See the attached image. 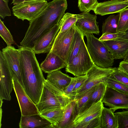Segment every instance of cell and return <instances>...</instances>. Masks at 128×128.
<instances>
[{"label":"cell","mask_w":128,"mask_h":128,"mask_svg":"<svg viewBox=\"0 0 128 128\" xmlns=\"http://www.w3.org/2000/svg\"><path fill=\"white\" fill-rule=\"evenodd\" d=\"M66 0H53L29 25L21 46L32 50L37 40L55 25L58 24L67 8Z\"/></svg>","instance_id":"cell-1"},{"label":"cell","mask_w":128,"mask_h":128,"mask_svg":"<svg viewBox=\"0 0 128 128\" xmlns=\"http://www.w3.org/2000/svg\"><path fill=\"white\" fill-rule=\"evenodd\" d=\"M18 49L24 88L36 105L39 101L45 79L32 50L21 46Z\"/></svg>","instance_id":"cell-2"},{"label":"cell","mask_w":128,"mask_h":128,"mask_svg":"<svg viewBox=\"0 0 128 128\" xmlns=\"http://www.w3.org/2000/svg\"><path fill=\"white\" fill-rule=\"evenodd\" d=\"M72 100L45 79L39 101L36 106L40 113L63 108Z\"/></svg>","instance_id":"cell-3"},{"label":"cell","mask_w":128,"mask_h":128,"mask_svg":"<svg viewBox=\"0 0 128 128\" xmlns=\"http://www.w3.org/2000/svg\"><path fill=\"white\" fill-rule=\"evenodd\" d=\"M85 36L87 40L86 47L94 63L102 68L112 67L114 59L104 44L92 34L87 33Z\"/></svg>","instance_id":"cell-4"},{"label":"cell","mask_w":128,"mask_h":128,"mask_svg":"<svg viewBox=\"0 0 128 128\" xmlns=\"http://www.w3.org/2000/svg\"><path fill=\"white\" fill-rule=\"evenodd\" d=\"M46 0H32L23 1L15 5L12 8L15 16L22 21L29 22L36 18L47 6Z\"/></svg>","instance_id":"cell-5"},{"label":"cell","mask_w":128,"mask_h":128,"mask_svg":"<svg viewBox=\"0 0 128 128\" xmlns=\"http://www.w3.org/2000/svg\"><path fill=\"white\" fill-rule=\"evenodd\" d=\"M94 64L83 39L79 53L70 63L66 66V71L76 77L83 76L86 74Z\"/></svg>","instance_id":"cell-6"},{"label":"cell","mask_w":128,"mask_h":128,"mask_svg":"<svg viewBox=\"0 0 128 128\" xmlns=\"http://www.w3.org/2000/svg\"><path fill=\"white\" fill-rule=\"evenodd\" d=\"M116 68H104L94 64L86 74L88 79L82 87L77 92L74 100L82 96L88 90L100 83L105 82L114 72Z\"/></svg>","instance_id":"cell-7"},{"label":"cell","mask_w":128,"mask_h":128,"mask_svg":"<svg viewBox=\"0 0 128 128\" xmlns=\"http://www.w3.org/2000/svg\"><path fill=\"white\" fill-rule=\"evenodd\" d=\"M76 23L68 30L58 32L50 50L58 56L66 63L75 34Z\"/></svg>","instance_id":"cell-8"},{"label":"cell","mask_w":128,"mask_h":128,"mask_svg":"<svg viewBox=\"0 0 128 128\" xmlns=\"http://www.w3.org/2000/svg\"><path fill=\"white\" fill-rule=\"evenodd\" d=\"M0 98L10 101L13 88V78L2 51H0Z\"/></svg>","instance_id":"cell-9"},{"label":"cell","mask_w":128,"mask_h":128,"mask_svg":"<svg viewBox=\"0 0 128 128\" xmlns=\"http://www.w3.org/2000/svg\"><path fill=\"white\" fill-rule=\"evenodd\" d=\"M13 88L20 109L21 116H28L40 114L36 106L28 96L16 79H13Z\"/></svg>","instance_id":"cell-10"},{"label":"cell","mask_w":128,"mask_h":128,"mask_svg":"<svg viewBox=\"0 0 128 128\" xmlns=\"http://www.w3.org/2000/svg\"><path fill=\"white\" fill-rule=\"evenodd\" d=\"M4 57L8 66L13 79H16L24 88L20 59V51L12 46L2 49Z\"/></svg>","instance_id":"cell-11"},{"label":"cell","mask_w":128,"mask_h":128,"mask_svg":"<svg viewBox=\"0 0 128 128\" xmlns=\"http://www.w3.org/2000/svg\"><path fill=\"white\" fill-rule=\"evenodd\" d=\"M64 20L63 17L58 24L54 26L37 40L32 49L35 54H40L50 52Z\"/></svg>","instance_id":"cell-12"},{"label":"cell","mask_w":128,"mask_h":128,"mask_svg":"<svg viewBox=\"0 0 128 128\" xmlns=\"http://www.w3.org/2000/svg\"><path fill=\"white\" fill-rule=\"evenodd\" d=\"M102 101L114 112L118 109L128 110V94L107 86Z\"/></svg>","instance_id":"cell-13"},{"label":"cell","mask_w":128,"mask_h":128,"mask_svg":"<svg viewBox=\"0 0 128 128\" xmlns=\"http://www.w3.org/2000/svg\"><path fill=\"white\" fill-rule=\"evenodd\" d=\"M102 100L94 103L88 108L77 115L73 122V128H83L85 125L100 117L104 107Z\"/></svg>","instance_id":"cell-14"},{"label":"cell","mask_w":128,"mask_h":128,"mask_svg":"<svg viewBox=\"0 0 128 128\" xmlns=\"http://www.w3.org/2000/svg\"><path fill=\"white\" fill-rule=\"evenodd\" d=\"M128 7V0H110L98 3L92 10L96 14L103 16L120 13Z\"/></svg>","instance_id":"cell-15"},{"label":"cell","mask_w":128,"mask_h":128,"mask_svg":"<svg viewBox=\"0 0 128 128\" xmlns=\"http://www.w3.org/2000/svg\"><path fill=\"white\" fill-rule=\"evenodd\" d=\"M90 11L84 12L80 14L76 25L84 36L87 33L99 34L100 31L96 21V14H90Z\"/></svg>","instance_id":"cell-16"},{"label":"cell","mask_w":128,"mask_h":128,"mask_svg":"<svg viewBox=\"0 0 128 128\" xmlns=\"http://www.w3.org/2000/svg\"><path fill=\"white\" fill-rule=\"evenodd\" d=\"M114 60L123 59L128 53V40L119 38L102 41Z\"/></svg>","instance_id":"cell-17"},{"label":"cell","mask_w":128,"mask_h":128,"mask_svg":"<svg viewBox=\"0 0 128 128\" xmlns=\"http://www.w3.org/2000/svg\"><path fill=\"white\" fill-rule=\"evenodd\" d=\"M66 65V63L58 56L50 51L40 66L42 71L48 73L64 68Z\"/></svg>","instance_id":"cell-18"},{"label":"cell","mask_w":128,"mask_h":128,"mask_svg":"<svg viewBox=\"0 0 128 128\" xmlns=\"http://www.w3.org/2000/svg\"><path fill=\"white\" fill-rule=\"evenodd\" d=\"M19 127L20 128H53L52 124L40 114L21 116Z\"/></svg>","instance_id":"cell-19"},{"label":"cell","mask_w":128,"mask_h":128,"mask_svg":"<svg viewBox=\"0 0 128 128\" xmlns=\"http://www.w3.org/2000/svg\"><path fill=\"white\" fill-rule=\"evenodd\" d=\"M60 70L48 73L46 80L64 93L72 77L62 73Z\"/></svg>","instance_id":"cell-20"},{"label":"cell","mask_w":128,"mask_h":128,"mask_svg":"<svg viewBox=\"0 0 128 128\" xmlns=\"http://www.w3.org/2000/svg\"><path fill=\"white\" fill-rule=\"evenodd\" d=\"M75 102V100H72L64 107L62 118L56 128H73Z\"/></svg>","instance_id":"cell-21"},{"label":"cell","mask_w":128,"mask_h":128,"mask_svg":"<svg viewBox=\"0 0 128 128\" xmlns=\"http://www.w3.org/2000/svg\"><path fill=\"white\" fill-rule=\"evenodd\" d=\"M84 37L82 32L76 25L75 34L69 50L66 65L70 64L79 53Z\"/></svg>","instance_id":"cell-22"},{"label":"cell","mask_w":128,"mask_h":128,"mask_svg":"<svg viewBox=\"0 0 128 128\" xmlns=\"http://www.w3.org/2000/svg\"><path fill=\"white\" fill-rule=\"evenodd\" d=\"M101 128H118L116 117L110 108L104 107L101 115Z\"/></svg>","instance_id":"cell-23"},{"label":"cell","mask_w":128,"mask_h":128,"mask_svg":"<svg viewBox=\"0 0 128 128\" xmlns=\"http://www.w3.org/2000/svg\"><path fill=\"white\" fill-rule=\"evenodd\" d=\"M64 111V108L40 113V116L49 122L53 128H56L61 120Z\"/></svg>","instance_id":"cell-24"},{"label":"cell","mask_w":128,"mask_h":128,"mask_svg":"<svg viewBox=\"0 0 128 128\" xmlns=\"http://www.w3.org/2000/svg\"><path fill=\"white\" fill-rule=\"evenodd\" d=\"M96 86L88 90L80 98L75 100L76 102L74 111V118L77 115L86 109L88 101Z\"/></svg>","instance_id":"cell-25"},{"label":"cell","mask_w":128,"mask_h":128,"mask_svg":"<svg viewBox=\"0 0 128 128\" xmlns=\"http://www.w3.org/2000/svg\"><path fill=\"white\" fill-rule=\"evenodd\" d=\"M120 16V14L111 15L105 20L102 26V35L117 33Z\"/></svg>","instance_id":"cell-26"},{"label":"cell","mask_w":128,"mask_h":128,"mask_svg":"<svg viewBox=\"0 0 128 128\" xmlns=\"http://www.w3.org/2000/svg\"><path fill=\"white\" fill-rule=\"evenodd\" d=\"M106 87L105 82H101L96 86L88 101L86 109L94 103L96 102L101 100H102Z\"/></svg>","instance_id":"cell-27"},{"label":"cell","mask_w":128,"mask_h":128,"mask_svg":"<svg viewBox=\"0 0 128 128\" xmlns=\"http://www.w3.org/2000/svg\"><path fill=\"white\" fill-rule=\"evenodd\" d=\"M80 16V14H74L69 13L65 14L63 17L64 20L59 32H64L68 30L76 23Z\"/></svg>","instance_id":"cell-28"},{"label":"cell","mask_w":128,"mask_h":128,"mask_svg":"<svg viewBox=\"0 0 128 128\" xmlns=\"http://www.w3.org/2000/svg\"><path fill=\"white\" fill-rule=\"evenodd\" d=\"M119 14L120 16L117 32H124L128 30V8L124 9Z\"/></svg>","instance_id":"cell-29"},{"label":"cell","mask_w":128,"mask_h":128,"mask_svg":"<svg viewBox=\"0 0 128 128\" xmlns=\"http://www.w3.org/2000/svg\"><path fill=\"white\" fill-rule=\"evenodd\" d=\"M110 76L105 81L107 86L119 92L128 94V87L115 80Z\"/></svg>","instance_id":"cell-30"},{"label":"cell","mask_w":128,"mask_h":128,"mask_svg":"<svg viewBox=\"0 0 128 128\" xmlns=\"http://www.w3.org/2000/svg\"><path fill=\"white\" fill-rule=\"evenodd\" d=\"M0 35L5 42L7 46H12L14 43L12 36L5 26L3 22L0 19Z\"/></svg>","instance_id":"cell-31"},{"label":"cell","mask_w":128,"mask_h":128,"mask_svg":"<svg viewBox=\"0 0 128 128\" xmlns=\"http://www.w3.org/2000/svg\"><path fill=\"white\" fill-rule=\"evenodd\" d=\"M98 2L97 0H78V7L80 11L92 10Z\"/></svg>","instance_id":"cell-32"},{"label":"cell","mask_w":128,"mask_h":128,"mask_svg":"<svg viewBox=\"0 0 128 128\" xmlns=\"http://www.w3.org/2000/svg\"><path fill=\"white\" fill-rule=\"evenodd\" d=\"M114 114L117 118L118 128H128V110Z\"/></svg>","instance_id":"cell-33"},{"label":"cell","mask_w":128,"mask_h":128,"mask_svg":"<svg viewBox=\"0 0 128 128\" xmlns=\"http://www.w3.org/2000/svg\"><path fill=\"white\" fill-rule=\"evenodd\" d=\"M87 79L88 77L86 74L76 77V82L74 88L69 96L70 99L74 100L77 92L82 87Z\"/></svg>","instance_id":"cell-34"},{"label":"cell","mask_w":128,"mask_h":128,"mask_svg":"<svg viewBox=\"0 0 128 128\" xmlns=\"http://www.w3.org/2000/svg\"><path fill=\"white\" fill-rule=\"evenodd\" d=\"M110 76L115 80L128 87V76L120 70L118 67L116 68L114 72Z\"/></svg>","instance_id":"cell-35"},{"label":"cell","mask_w":128,"mask_h":128,"mask_svg":"<svg viewBox=\"0 0 128 128\" xmlns=\"http://www.w3.org/2000/svg\"><path fill=\"white\" fill-rule=\"evenodd\" d=\"M8 0H0V17L3 19L11 16V12L8 5Z\"/></svg>","instance_id":"cell-36"},{"label":"cell","mask_w":128,"mask_h":128,"mask_svg":"<svg viewBox=\"0 0 128 128\" xmlns=\"http://www.w3.org/2000/svg\"><path fill=\"white\" fill-rule=\"evenodd\" d=\"M126 34V32H124L102 35L99 38V40L101 41L114 40L121 37Z\"/></svg>","instance_id":"cell-37"},{"label":"cell","mask_w":128,"mask_h":128,"mask_svg":"<svg viewBox=\"0 0 128 128\" xmlns=\"http://www.w3.org/2000/svg\"><path fill=\"white\" fill-rule=\"evenodd\" d=\"M76 82V77L72 78L70 83L64 92V94L69 97L73 90Z\"/></svg>","instance_id":"cell-38"},{"label":"cell","mask_w":128,"mask_h":128,"mask_svg":"<svg viewBox=\"0 0 128 128\" xmlns=\"http://www.w3.org/2000/svg\"><path fill=\"white\" fill-rule=\"evenodd\" d=\"M118 68L128 76V62L123 61L120 62Z\"/></svg>","instance_id":"cell-39"},{"label":"cell","mask_w":128,"mask_h":128,"mask_svg":"<svg viewBox=\"0 0 128 128\" xmlns=\"http://www.w3.org/2000/svg\"><path fill=\"white\" fill-rule=\"evenodd\" d=\"M125 32L126 34H125L119 38L128 40V30Z\"/></svg>","instance_id":"cell-40"},{"label":"cell","mask_w":128,"mask_h":128,"mask_svg":"<svg viewBox=\"0 0 128 128\" xmlns=\"http://www.w3.org/2000/svg\"><path fill=\"white\" fill-rule=\"evenodd\" d=\"M28 0H12V1L11 4H12L14 5H15L23 1Z\"/></svg>","instance_id":"cell-41"},{"label":"cell","mask_w":128,"mask_h":128,"mask_svg":"<svg viewBox=\"0 0 128 128\" xmlns=\"http://www.w3.org/2000/svg\"><path fill=\"white\" fill-rule=\"evenodd\" d=\"M123 61L125 62H128V53L123 59Z\"/></svg>","instance_id":"cell-42"},{"label":"cell","mask_w":128,"mask_h":128,"mask_svg":"<svg viewBox=\"0 0 128 128\" xmlns=\"http://www.w3.org/2000/svg\"></svg>","instance_id":"cell-43"},{"label":"cell","mask_w":128,"mask_h":128,"mask_svg":"<svg viewBox=\"0 0 128 128\" xmlns=\"http://www.w3.org/2000/svg\"></svg>","instance_id":"cell-44"}]
</instances>
